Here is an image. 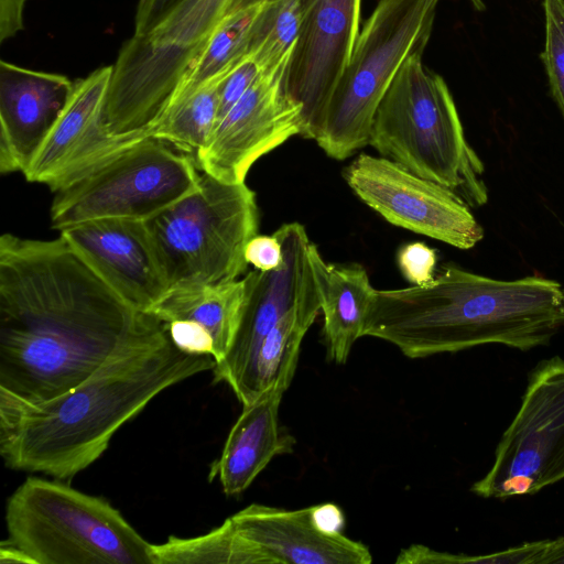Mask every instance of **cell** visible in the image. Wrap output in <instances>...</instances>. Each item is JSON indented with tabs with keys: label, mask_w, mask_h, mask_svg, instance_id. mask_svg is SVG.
I'll return each mask as SVG.
<instances>
[{
	"label": "cell",
	"mask_w": 564,
	"mask_h": 564,
	"mask_svg": "<svg viewBox=\"0 0 564 564\" xmlns=\"http://www.w3.org/2000/svg\"><path fill=\"white\" fill-rule=\"evenodd\" d=\"M166 325L170 338L178 349L191 355H209L214 358V340L203 326L187 319L172 321Z\"/></svg>",
	"instance_id": "obj_31"
},
{
	"label": "cell",
	"mask_w": 564,
	"mask_h": 564,
	"mask_svg": "<svg viewBox=\"0 0 564 564\" xmlns=\"http://www.w3.org/2000/svg\"><path fill=\"white\" fill-rule=\"evenodd\" d=\"M399 269L412 285H425L436 274V251L424 242H410L400 248L397 256Z\"/></svg>",
	"instance_id": "obj_29"
},
{
	"label": "cell",
	"mask_w": 564,
	"mask_h": 564,
	"mask_svg": "<svg viewBox=\"0 0 564 564\" xmlns=\"http://www.w3.org/2000/svg\"><path fill=\"white\" fill-rule=\"evenodd\" d=\"M395 563L398 564H448L469 563V555L438 552L431 547L413 544L402 549Z\"/></svg>",
	"instance_id": "obj_33"
},
{
	"label": "cell",
	"mask_w": 564,
	"mask_h": 564,
	"mask_svg": "<svg viewBox=\"0 0 564 564\" xmlns=\"http://www.w3.org/2000/svg\"><path fill=\"white\" fill-rule=\"evenodd\" d=\"M563 327L560 282L498 280L447 264L425 285L376 290L364 336L416 359L486 344L528 351L549 345Z\"/></svg>",
	"instance_id": "obj_3"
},
{
	"label": "cell",
	"mask_w": 564,
	"mask_h": 564,
	"mask_svg": "<svg viewBox=\"0 0 564 564\" xmlns=\"http://www.w3.org/2000/svg\"><path fill=\"white\" fill-rule=\"evenodd\" d=\"M110 75L111 65L74 82L63 112L23 173L26 181L56 193L149 137H115L106 130L102 110Z\"/></svg>",
	"instance_id": "obj_15"
},
{
	"label": "cell",
	"mask_w": 564,
	"mask_h": 564,
	"mask_svg": "<svg viewBox=\"0 0 564 564\" xmlns=\"http://www.w3.org/2000/svg\"><path fill=\"white\" fill-rule=\"evenodd\" d=\"M229 0H181L150 32L171 42L205 41L226 14Z\"/></svg>",
	"instance_id": "obj_27"
},
{
	"label": "cell",
	"mask_w": 564,
	"mask_h": 564,
	"mask_svg": "<svg viewBox=\"0 0 564 564\" xmlns=\"http://www.w3.org/2000/svg\"><path fill=\"white\" fill-rule=\"evenodd\" d=\"M274 235L282 245L283 263L271 271L252 270L243 276L246 301L240 323L226 356L214 368L215 380L230 388L256 356L262 340L294 306L319 292L312 262V242L299 223L283 224Z\"/></svg>",
	"instance_id": "obj_14"
},
{
	"label": "cell",
	"mask_w": 564,
	"mask_h": 564,
	"mask_svg": "<svg viewBox=\"0 0 564 564\" xmlns=\"http://www.w3.org/2000/svg\"><path fill=\"white\" fill-rule=\"evenodd\" d=\"M319 311L318 292L290 310L265 336L251 362L230 388L242 406L271 388L289 389L302 340Z\"/></svg>",
	"instance_id": "obj_21"
},
{
	"label": "cell",
	"mask_w": 564,
	"mask_h": 564,
	"mask_svg": "<svg viewBox=\"0 0 564 564\" xmlns=\"http://www.w3.org/2000/svg\"><path fill=\"white\" fill-rule=\"evenodd\" d=\"M473 1H475V0H473ZM476 1H478V0H476Z\"/></svg>",
	"instance_id": "obj_39"
},
{
	"label": "cell",
	"mask_w": 564,
	"mask_h": 564,
	"mask_svg": "<svg viewBox=\"0 0 564 564\" xmlns=\"http://www.w3.org/2000/svg\"><path fill=\"white\" fill-rule=\"evenodd\" d=\"M199 176L191 156L145 137L56 192L52 227L61 230L100 218L148 220L192 192Z\"/></svg>",
	"instance_id": "obj_8"
},
{
	"label": "cell",
	"mask_w": 564,
	"mask_h": 564,
	"mask_svg": "<svg viewBox=\"0 0 564 564\" xmlns=\"http://www.w3.org/2000/svg\"><path fill=\"white\" fill-rule=\"evenodd\" d=\"M564 479V360L530 373L521 405L505 431L489 471L471 486L482 498L533 495Z\"/></svg>",
	"instance_id": "obj_9"
},
{
	"label": "cell",
	"mask_w": 564,
	"mask_h": 564,
	"mask_svg": "<svg viewBox=\"0 0 564 564\" xmlns=\"http://www.w3.org/2000/svg\"><path fill=\"white\" fill-rule=\"evenodd\" d=\"M246 301L245 279L171 289L151 314L164 323L193 321L212 336L216 364L226 356L237 333Z\"/></svg>",
	"instance_id": "obj_22"
},
{
	"label": "cell",
	"mask_w": 564,
	"mask_h": 564,
	"mask_svg": "<svg viewBox=\"0 0 564 564\" xmlns=\"http://www.w3.org/2000/svg\"><path fill=\"white\" fill-rule=\"evenodd\" d=\"M215 366L209 355L178 349L162 322L56 398L28 402L0 391L3 463L14 470L70 479L94 464L116 432L162 391Z\"/></svg>",
	"instance_id": "obj_2"
},
{
	"label": "cell",
	"mask_w": 564,
	"mask_h": 564,
	"mask_svg": "<svg viewBox=\"0 0 564 564\" xmlns=\"http://www.w3.org/2000/svg\"><path fill=\"white\" fill-rule=\"evenodd\" d=\"M229 72L175 99L149 135L182 151L197 153L208 142L217 123L220 85Z\"/></svg>",
	"instance_id": "obj_24"
},
{
	"label": "cell",
	"mask_w": 564,
	"mask_h": 564,
	"mask_svg": "<svg viewBox=\"0 0 564 564\" xmlns=\"http://www.w3.org/2000/svg\"><path fill=\"white\" fill-rule=\"evenodd\" d=\"M169 286L238 279L245 250L259 230L256 193L205 172L195 188L145 220Z\"/></svg>",
	"instance_id": "obj_7"
},
{
	"label": "cell",
	"mask_w": 564,
	"mask_h": 564,
	"mask_svg": "<svg viewBox=\"0 0 564 564\" xmlns=\"http://www.w3.org/2000/svg\"><path fill=\"white\" fill-rule=\"evenodd\" d=\"M288 65L262 72L216 123L196 153L199 170L223 182L243 183L253 163L302 132V107L284 90Z\"/></svg>",
	"instance_id": "obj_12"
},
{
	"label": "cell",
	"mask_w": 564,
	"mask_h": 564,
	"mask_svg": "<svg viewBox=\"0 0 564 564\" xmlns=\"http://www.w3.org/2000/svg\"><path fill=\"white\" fill-rule=\"evenodd\" d=\"M28 0H0V43L24 29L23 11Z\"/></svg>",
	"instance_id": "obj_35"
},
{
	"label": "cell",
	"mask_w": 564,
	"mask_h": 564,
	"mask_svg": "<svg viewBox=\"0 0 564 564\" xmlns=\"http://www.w3.org/2000/svg\"><path fill=\"white\" fill-rule=\"evenodd\" d=\"M160 323L61 235L1 236L0 391L28 402L56 398Z\"/></svg>",
	"instance_id": "obj_1"
},
{
	"label": "cell",
	"mask_w": 564,
	"mask_h": 564,
	"mask_svg": "<svg viewBox=\"0 0 564 564\" xmlns=\"http://www.w3.org/2000/svg\"><path fill=\"white\" fill-rule=\"evenodd\" d=\"M265 0H229L228 7H227V13H231L261 2H264Z\"/></svg>",
	"instance_id": "obj_38"
},
{
	"label": "cell",
	"mask_w": 564,
	"mask_h": 564,
	"mask_svg": "<svg viewBox=\"0 0 564 564\" xmlns=\"http://www.w3.org/2000/svg\"><path fill=\"white\" fill-rule=\"evenodd\" d=\"M245 258L248 264L257 270H275L283 263L282 245L274 234L271 236L258 234L248 242Z\"/></svg>",
	"instance_id": "obj_32"
},
{
	"label": "cell",
	"mask_w": 564,
	"mask_h": 564,
	"mask_svg": "<svg viewBox=\"0 0 564 564\" xmlns=\"http://www.w3.org/2000/svg\"><path fill=\"white\" fill-rule=\"evenodd\" d=\"M314 516L321 529L327 532H341L345 518L341 510L333 503L314 506Z\"/></svg>",
	"instance_id": "obj_36"
},
{
	"label": "cell",
	"mask_w": 564,
	"mask_h": 564,
	"mask_svg": "<svg viewBox=\"0 0 564 564\" xmlns=\"http://www.w3.org/2000/svg\"><path fill=\"white\" fill-rule=\"evenodd\" d=\"M312 262L321 294L327 358L343 365L355 341L364 336L376 289L364 267L327 263L315 243Z\"/></svg>",
	"instance_id": "obj_20"
},
{
	"label": "cell",
	"mask_w": 564,
	"mask_h": 564,
	"mask_svg": "<svg viewBox=\"0 0 564 564\" xmlns=\"http://www.w3.org/2000/svg\"><path fill=\"white\" fill-rule=\"evenodd\" d=\"M238 531L274 564H369V549L341 532H327L314 507L284 510L252 503L230 517Z\"/></svg>",
	"instance_id": "obj_18"
},
{
	"label": "cell",
	"mask_w": 564,
	"mask_h": 564,
	"mask_svg": "<svg viewBox=\"0 0 564 564\" xmlns=\"http://www.w3.org/2000/svg\"><path fill=\"white\" fill-rule=\"evenodd\" d=\"M369 145L470 208L488 202L484 163L466 139L447 84L422 55L406 59L394 76L376 110Z\"/></svg>",
	"instance_id": "obj_4"
},
{
	"label": "cell",
	"mask_w": 564,
	"mask_h": 564,
	"mask_svg": "<svg viewBox=\"0 0 564 564\" xmlns=\"http://www.w3.org/2000/svg\"><path fill=\"white\" fill-rule=\"evenodd\" d=\"M205 41L185 45L151 32L133 33L111 65L102 110L106 130L115 137L149 135Z\"/></svg>",
	"instance_id": "obj_11"
},
{
	"label": "cell",
	"mask_w": 564,
	"mask_h": 564,
	"mask_svg": "<svg viewBox=\"0 0 564 564\" xmlns=\"http://www.w3.org/2000/svg\"><path fill=\"white\" fill-rule=\"evenodd\" d=\"M284 392L271 388L242 406L208 474L210 481L218 479L225 495H240L273 457L293 452L295 438L279 425V408Z\"/></svg>",
	"instance_id": "obj_19"
},
{
	"label": "cell",
	"mask_w": 564,
	"mask_h": 564,
	"mask_svg": "<svg viewBox=\"0 0 564 564\" xmlns=\"http://www.w3.org/2000/svg\"><path fill=\"white\" fill-rule=\"evenodd\" d=\"M343 175L361 202L394 226L462 250L484 238L482 227L458 195L383 156L359 154Z\"/></svg>",
	"instance_id": "obj_10"
},
{
	"label": "cell",
	"mask_w": 564,
	"mask_h": 564,
	"mask_svg": "<svg viewBox=\"0 0 564 564\" xmlns=\"http://www.w3.org/2000/svg\"><path fill=\"white\" fill-rule=\"evenodd\" d=\"M261 3L231 12L223 18L206 39L173 101L205 82L231 70L249 55L251 28Z\"/></svg>",
	"instance_id": "obj_25"
},
{
	"label": "cell",
	"mask_w": 564,
	"mask_h": 564,
	"mask_svg": "<svg viewBox=\"0 0 564 564\" xmlns=\"http://www.w3.org/2000/svg\"><path fill=\"white\" fill-rule=\"evenodd\" d=\"M544 47L540 55L550 90L564 118V0H543Z\"/></svg>",
	"instance_id": "obj_28"
},
{
	"label": "cell",
	"mask_w": 564,
	"mask_h": 564,
	"mask_svg": "<svg viewBox=\"0 0 564 564\" xmlns=\"http://www.w3.org/2000/svg\"><path fill=\"white\" fill-rule=\"evenodd\" d=\"M1 563L153 564L151 544L107 500L41 477L8 498Z\"/></svg>",
	"instance_id": "obj_5"
},
{
	"label": "cell",
	"mask_w": 564,
	"mask_h": 564,
	"mask_svg": "<svg viewBox=\"0 0 564 564\" xmlns=\"http://www.w3.org/2000/svg\"><path fill=\"white\" fill-rule=\"evenodd\" d=\"M540 564H564V536L549 540Z\"/></svg>",
	"instance_id": "obj_37"
},
{
	"label": "cell",
	"mask_w": 564,
	"mask_h": 564,
	"mask_svg": "<svg viewBox=\"0 0 564 564\" xmlns=\"http://www.w3.org/2000/svg\"><path fill=\"white\" fill-rule=\"evenodd\" d=\"M301 28L299 0H265L253 21L249 55L261 72L288 65Z\"/></svg>",
	"instance_id": "obj_26"
},
{
	"label": "cell",
	"mask_w": 564,
	"mask_h": 564,
	"mask_svg": "<svg viewBox=\"0 0 564 564\" xmlns=\"http://www.w3.org/2000/svg\"><path fill=\"white\" fill-rule=\"evenodd\" d=\"M261 73L252 56L247 55L227 74L220 85L217 122L241 98Z\"/></svg>",
	"instance_id": "obj_30"
},
{
	"label": "cell",
	"mask_w": 564,
	"mask_h": 564,
	"mask_svg": "<svg viewBox=\"0 0 564 564\" xmlns=\"http://www.w3.org/2000/svg\"><path fill=\"white\" fill-rule=\"evenodd\" d=\"M59 235L135 308L151 313L169 292L145 220L93 219L65 227Z\"/></svg>",
	"instance_id": "obj_16"
},
{
	"label": "cell",
	"mask_w": 564,
	"mask_h": 564,
	"mask_svg": "<svg viewBox=\"0 0 564 564\" xmlns=\"http://www.w3.org/2000/svg\"><path fill=\"white\" fill-rule=\"evenodd\" d=\"M181 0H139L134 33H148L163 19V17Z\"/></svg>",
	"instance_id": "obj_34"
},
{
	"label": "cell",
	"mask_w": 564,
	"mask_h": 564,
	"mask_svg": "<svg viewBox=\"0 0 564 564\" xmlns=\"http://www.w3.org/2000/svg\"><path fill=\"white\" fill-rule=\"evenodd\" d=\"M301 28L284 90L302 107L301 137L315 140L357 35L361 0H299Z\"/></svg>",
	"instance_id": "obj_13"
},
{
	"label": "cell",
	"mask_w": 564,
	"mask_h": 564,
	"mask_svg": "<svg viewBox=\"0 0 564 564\" xmlns=\"http://www.w3.org/2000/svg\"><path fill=\"white\" fill-rule=\"evenodd\" d=\"M153 564H274L257 544L245 538L232 520L194 536H170L151 544Z\"/></svg>",
	"instance_id": "obj_23"
},
{
	"label": "cell",
	"mask_w": 564,
	"mask_h": 564,
	"mask_svg": "<svg viewBox=\"0 0 564 564\" xmlns=\"http://www.w3.org/2000/svg\"><path fill=\"white\" fill-rule=\"evenodd\" d=\"M441 0H380L359 31L315 138L327 156L345 160L369 145L376 110L394 76L423 55Z\"/></svg>",
	"instance_id": "obj_6"
},
{
	"label": "cell",
	"mask_w": 564,
	"mask_h": 564,
	"mask_svg": "<svg viewBox=\"0 0 564 564\" xmlns=\"http://www.w3.org/2000/svg\"><path fill=\"white\" fill-rule=\"evenodd\" d=\"M61 74L0 62V171L29 167L73 91Z\"/></svg>",
	"instance_id": "obj_17"
}]
</instances>
